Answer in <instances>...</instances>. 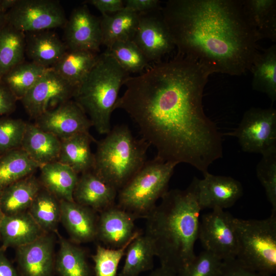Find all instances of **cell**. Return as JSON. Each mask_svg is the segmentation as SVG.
I'll return each mask as SVG.
<instances>
[{"mask_svg": "<svg viewBox=\"0 0 276 276\" xmlns=\"http://www.w3.org/2000/svg\"><path fill=\"white\" fill-rule=\"evenodd\" d=\"M211 73L178 54L173 59L129 76L114 107L137 125L142 138L163 161L189 164L203 175L223 155L217 125L205 113L202 98Z\"/></svg>", "mask_w": 276, "mask_h": 276, "instance_id": "cell-1", "label": "cell"}, {"mask_svg": "<svg viewBox=\"0 0 276 276\" xmlns=\"http://www.w3.org/2000/svg\"><path fill=\"white\" fill-rule=\"evenodd\" d=\"M162 14L177 54L211 74L241 76L258 51V35L241 0H169Z\"/></svg>", "mask_w": 276, "mask_h": 276, "instance_id": "cell-2", "label": "cell"}, {"mask_svg": "<svg viewBox=\"0 0 276 276\" xmlns=\"http://www.w3.org/2000/svg\"><path fill=\"white\" fill-rule=\"evenodd\" d=\"M198 178L185 190L168 191L161 202L145 218L144 235L151 242L160 266L177 275L194 259L198 239L199 205Z\"/></svg>", "mask_w": 276, "mask_h": 276, "instance_id": "cell-3", "label": "cell"}, {"mask_svg": "<svg viewBox=\"0 0 276 276\" xmlns=\"http://www.w3.org/2000/svg\"><path fill=\"white\" fill-rule=\"evenodd\" d=\"M129 74L106 50L83 82L77 87L74 100L82 108L99 134L111 129V116L120 89Z\"/></svg>", "mask_w": 276, "mask_h": 276, "instance_id": "cell-4", "label": "cell"}, {"mask_svg": "<svg viewBox=\"0 0 276 276\" xmlns=\"http://www.w3.org/2000/svg\"><path fill=\"white\" fill-rule=\"evenodd\" d=\"M150 146L127 125H116L97 142L93 170L118 192L146 163Z\"/></svg>", "mask_w": 276, "mask_h": 276, "instance_id": "cell-5", "label": "cell"}, {"mask_svg": "<svg viewBox=\"0 0 276 276\" xmlns=\"http://www.w3.org/2000/svg\"><path fill=\"white\" fill-rule=\"evenodd\" d=\"M238 251L243 266L267 276L276 273V212L262 220L235 218Z\"/></svg>", "mask_w": 276, "mask_h": 276, "instance_id": "cell-6", "label": "cell"}, {"mask_svg": "<svg viewBox=\"0 0 276 276\" xmlns=\"http://www.w3.org/2000/svg\"><path fill=\"white\" fill-rule=\"evenodd\" d=\"M177 164L156 157L143 167L118 192L117 205L145 218L167 192L169 181Z\"/></svg>", "mask_w": 276, "mask_h": 276, "instance_id": "cell-7", "label": "cell"}, {"mask_svg": "<svg viewBox=\"0 0 276 276\" xmlns=\"http://www.w3.org/2000/svg\"><path fill=\"white\" fill-rule=\"evenodd\" d=\"M227 134L236 137L245 152L262 155L276 152V110L272 106L248 109L237 128Z\"/></svg>", "mask_w": 276, "mask_h": 276, "instance_id": "cell-8", "label": "cell"}, {"mask_svg": "<svg viewBox=\"0 0 276 276\" xmlns=\"http://www.w3.org/2000/svg\"><path fill=\"white\" fill-rule=\"evenodd\" d=\"M7 24L24 32L64 27L67 18L58 1L17 0L6 13Z\"/></svg>", "mask_w": 276, "mask_h": 276, "instance_id": "cell-9", "label": "cell"}, {"mask_svg": "<svg viewBox=\"0 0 276 276\" xmlns=\"http://www.w3.org/2000/svg\"><path fill=\"white\" fill-rule=\"evenodd\" d=\"M234 218L229 213L215 209L203 215L199 222L198 239L204 250L223 261L236 258L238 241Z\"/></svg>", "mask_w": 276, "mask_h": 276, "instance_id": "cell-10", "label": "cell"}, {"mask_svg": "<svg viewBox=\"0 0 276 276\" xmlns=\"http://www.w3.org/2000/svg\"><path fill=\"white\" fill-rule=\"evenodd\" d=\"M76 88L51 67L20 101L30 116L36 119L72 100Z\"/></svg>", "mask_w": 276, "mask_h": 276, "instance_id": "cell-11", "label": "cell"}, {"mask_svg": "<svg viewBox=\"0 0 276 276\" xmlns=\"http://www.w3.org/2000/svg\"><path fill=\"white\" fill-rule=\"evenodd\" d=\"M161 10L139 14V22L132 39L149 62L158 61L175 47Z\"/></svg>", "mask_w": 276, "mask_h": 276, "instance_id": "cell-12", "label": "cell"}, {"mask_svg": "<svg viewBox=\"0 0 276 276\" xmlns=\"http://www.w3.org/2000/svg\"><path fill=\"white\" fill-rule=\"evenodd\" d=\"M35 125L60 140L75 134L89 132V119L74 100H68L35 119Z\"/></svg>", "mask_w": 276, "mask_h": 276, "instance_id": "cell-13", "label": "cell"}, {"mask_svg": "<svg viewBox=\"0 0 276 276\" xmlns=\"http://www.w3.org/2000/svg\"><path fill=\"white\" fill-rule=\"evenodd\" d=\"M101 20L86 5L75 8L64 26V43L68 50L98 53L102 44Z\"/></svg>", "mask_w": 276, "mask_h": 276, "instance_id": "cell-14", "label": "cell"}, {"mask_svg": "<svg viewBox=\"0 0 276 276\" xmlns=\"http://www.w3.org/2000/svg\"><path fill=\"white\" fill-rule=\"evenodd\" d=\"M137 219L115 204L100 212L96 238L106 247H121L142 233L135 229L134 222Z\"/></svg>", "mask_w": 276, "mask_h": 276, "instance_id": "cell-15", "label": "cell"}, {"mask_svg": "<svg viewBox=\"0 0 276 276\" xmlns=\"http://www.w3.org/2000/svg\"><path fill=\"white\" fill-rule=\"evenodd\" d=\"M198 198L201 209L224 210L232 206L243 194L241 183L230 176L208 172L197 180Z\"/></svg>", "mask_w": 276, "mask_h": 276, "instance_id": "cell-16", "label": "cell"}, {"mask_svg": "<svg viewBox=\"0 0 276 276\" xmlns=\"http://www.w3.org/2000/svg\"><path fill=\"white\" fill-rule=\"evenodd\" d=\"M53 247V237L46 233L33 242L16 248L20 275L52 276Z\"/></svg>", "mask_w": 276, "mask_h": 276, "instance_id": "cell-17", "label": "cell"}, {"mask_svg": "<svg viewBox=\"0 0 276 276\" xmlns=\"http://www.w3.org/2000/svg\"><path fill=\"white\" fill-rule=\"evenodd\" d=\"M118 191L93 170L81 174L73 193L74 201L100 212L115 204Z\"/></svg>", "mask_w": 276, "mask_h": 276, "instance_id": "cell-18", "label": "cell"}, {"mask_svg": "<svg viewBox=\"0 0 276 276\" xmlns=\"http://www.w3.org/2000/svg\"><path fill=\"white\" fill-rule=\"evenodd\" d=\"M60 220L75 242L94 240L97 237V218L93 209L74 201L59 200Z\"/></svg>", "mask_w": 276, "mask_h": 276, "instance_id": "cell-19", "label": "cell"}, {"mask_svg": "<svg viewBox=\"0 0 276 276\" xmlns=\"http://www.w3.org/2000/svg\"><path fill=\"white\" fill-rule=\"evenodd\" d=\"M45 233L28 211L4 215L0 221L1 249L17 248L33 242Z\"/></svg>", "mask_w": 276, "mask_h": 276, "instance_id": "cell-20", "label": "cell"}, {"mask_svg": "<svg viewBox=\"0 0 276 276\" xmlns=\"http://www.w3.org/2000/svg\"><path fill=\"white\" fill-rule=\"evenodd\" d=\"M26 35V54L31 61L42 67L54 65L67 48L57 34L50 30L28 32Z\"/></svg>", "mask_w": 276, "mask_h": 276, "instance_id": "cell-21", "label": "cell"}, {"mask_svg": "<svg viewBox=\"0 0 276 276\" xmlns=\"http://www.w3.org/2000/svg\"><path fill=\"white\" fill-rule=\"evenodd\" d=\"M61 140L35 124L27 123L20 148L41 166L57 161Z\"/></svg>", "mask_w": 276, "mask_h": 276, "instance_id": "cell-22", "label": "cell"}, {"mask_svg": "<svg viewBox=\"0 0 276 276\" xmlns=\"http://www.w3.org/2000/svg\"><path fill=\"white\" fill-rule=\"evenodd\" d=\"M94 141L89 132L61 140L57 161L68 166L78 174L93 170L95 156L91 151L90 144Z\"/></svg>", "mask_w": 276, "mask_h": 276, "instance_id": "cell-23", "label": "cell"}, {"mask_svg": "<svg viewBox=\"0 0 276 276\" xmlns=\"http://www.w3.org/2000/svg\"><path fill=\"white\" fill-rule=\"evenodd\" d=\"M254 90L266 94L272 103L276 101V45L258 51L249 68Z\"/></svg>", "mask_w": 276, "mask_h": 276, "instance_id": "cell-24", "label": "cell"}, {"mask_svg": "<svg viewBox=\"0 0 276 276\" xmlns=\"http://www.w3.org/2000/svg\"><path fill=\"white\" fill-rule=\"evenodd\" d=\"M40 168L41 182L46 190L59 200L74 201L78 173L58 161L44 165Z\"/></svg>", "mask_w": 276, "mask_h": 276, "instance_id": "cell-25", "label": "cell"}, {"mask_svg": "<svg viewBox=\"0 0 276 276\" xmlns=\"http://www.w3.org/2000/svg\"><path fill=\"white\" fill-rule=\"evenodd\" d=\"M99 55L88 51L67 49L51 68L65 80L77 87L96 65Z\"/></svg>", "mask_w": 276, "mask_h": 276, "instance_id": "cell-26", "label": "cell"}, {"mask_svg": "<svg viewBox=\"0 0 276 276\" xmlns=\"http://www.w3.org/2000/svg\"><path fill=\"white\" fill-rule=\"evenodd\" d=\"M39 181L32 175L24 178L1 191V205L5 215L27 211L41 189Z\"/></svg>", "mask_w": 276, "mask_h": 276, "instance_id": "cell-27", "label": "cell"}, {"mask_svg": "<svg viewBox=\"0 0 276 276\" xmlns=\"http://www.w3.org/2000/svg\"><path fill=\"white\" fill-rule=\"evenodd\" d=\"M245 16L259 39L276 41V1L241 0Z\"/></svg>", "mask_w": 276, "mask_h": 276, "instance_id": "cell-28", "label": "cell"}, {"mask_svg": "<svg viewBox=\"0 0 276 276\" xmlns=\"http://www.w3.org/2000/svg\"><path fill=\"white\" fill-rule=\"evenodd\" d=\"M139 18V14L125 7L113 14L102 15V44L108 49L117 41L132 40Z\"/></svg>", "mask_w": 276, "mask_h": 276, "instance_id": "cell-29", "label": "cell"}, {"mask_svg": "<svg viewBox=\"0 0 276 276\" xmlns=\"http://www.w3.org/2000/svg\"><path fill=\"white\" fill-rule=\"evenodd\" d=\"M40 167L20 147L1 154L0 191Z\"/></svg>", "mask_w": 276, "mask_h": 276, "instance_id": "cell-30", "label": "cell"}, {"mask_svg": "<svg viewBox=\"0 0 276 276\" xmlns=\"http://www.w3.org/2000/svg\"><path fill=\"white\" fill-rule=\"evenodd\" d=\"M26 35L6 24L0 30V81L11 69L25 61Z\"/></svg>", "mask_w": 276, "mask_h": 276, "instance_id": "cell-31", "label": "cell"}, {"mask_svg": "<svg viewBox=\"0 0 276 276\" xmlns=\"http://www.w3.org/2000/svg\"><path fill=\"white\" fill-rule=\"evenodd\" d=\"M125 260L119 276H139L153 268L155 256L152 244L143 233L128 245Z\"/></svg>", "mask_w": 276, "mask_h": 276, "instance_id": "cell-32", "label": "cell"}, {"mask_svg": "<svg viewBox=\"0 0 276 276\" xmlns=\"http://www.w3.org/2000/svg\"><path fill=\"white\" fill-rule=\"evenodd\" d=\"M49 68L24 61L5 74L1 81L20 100Z\"/></svg>", "mask_w": 276, "mask_h": 276, "instance_id": "cell-33", "label": "cell"}, {"mask_svg": "<svg viewBox=\"0 0 276 276\" xmlns=\"http://www.w3.org/2000/svg\"><path fill=\"white\" fill-rule=\"evenodd\" d=\"M27 211L45 233L54 231L60 220V201L45 188H41Z\"/></svg>", "mask_w": 276, "mask_h": 276, "instance_id": "cell-34", "label": "cell"}, {"mask_svg": "<svg viewBox=\"0 0 276 276\" xmlns=\"http://www.w3.org/2000/svg\"><path fill=\"white\" fill-rule=\"evenodd\" d=\"M56 269L60 276L90 275L84 251L63 238L60 239Z\"/></svg>", "mask_w": 276, "mask_h": 276, "instance_id": "cell-35", "label": "cell"}, {"mask_svg": "<svg viewBox=\"0 0 276 276\" xmlns=\"http://www.w3.org/2000/svg\"><path fill=\"white\" fill-rule=\"evenodd\" d=\"M106 50L129 74L143 71L149 61L132 40L119 41Z\"/></svg>", "mask_w": 276, "mask_h": 276, "instance_id": "cell-36", "label": "cell"}, {"mask_svg": "<svg viewBox=\"0 0 276 276\" xmlns=\"http://www.w3.org/2000/svg\"><path fill=\"white\" fill-rule=\"evenodd\" d=\"M135 238L118 248H110L98 245L95 254L92 256L95 263V275L116 276L121 259L125 255L129 244Z\"/></svg>", "mask_w": 276, "mask_h": 276, "instance_id": "cell-37", "label": "cell"}, {"mask_svg": "<svg viewBox=\"0 0 276 276\" xmlns=\"http://www.w3.org/2000/svg\"><path fill=\"white\" fill-rule=\"evenodd\" d=\"M256 173L271 205L272 212H276V152L262 155L257 166Z\"/></svg>", "mask_w": 276, "mask_h": 276, "instance_id": "cell-38", "label": "cell"}, {"mask_svg": "<svg viewBox=\"0 0 276 276\" xmlns=\"http://www.w3.org/2000/svg\"><path fill=\"white\" fill-rule=\"evenodd\" d=\"M27 124L20 119L0 117V155L20 147Z\"/></svg>", "mask_w": 276, "mask_h": 276, "instance_id": "cell-39", "label": "cell"}, {"mask_svg": "<svg viewBox=\"0 0 276 276\" xmlns=\"http://www.w3.org/2000/svg\"><path fill=\"white\" fill-rule=\"evenodd\" d=\"M223 261L215 255L204 250L196 255L192 261L178 276H219Z\"/></svg>", "mask_w": 276, "mask_h": 276, "instance_id": "cell-40", "label": "cell"}, {"mask_svg": "<svg viewBox=\"0 0 276 276\" xmlns=\"http://www.w3.org/2000/svg\"><path fill=\"white\" fill-rule=\"evenodd\" d=\"M219 276H267L243 266L236 259L223 261Z\"/></svg>", "mask_w": 276, "mask_h": 276, "instance_id": "cell-41", "label": "cell"}, {"mask_svg": "<svg viewBox=\"0 0 276 276\" xmlns=\"http://www.w3.org/2000/svg\"><path fill=\"white\" fill-rule=\"evenodd\" d=\"M124 7L137 14L160 10V2L158 0H126Z\"/></svg>", "mask_w": 276, "mask_h": 276, "instance_id": "cell-42", "label": "cell"}, {"mask_svg": "<svg viewBox=\"0 0 276 276\" xmlns=\"http://www.w3.org/2000/svg\"><path fill=\"white\" fill-rule=\"evenodd\" d=\"M17 99L9 89L0 82V117L9 114L16 108Z\"/></svg>", "mask_w": 276, "mask_h": 276, "instance_id": "cell-43", "label": "cell"}, {"mask_svg": "<svg viewBox=\"0 0 276 276\" xmlns=\"http://www.w3.org/2000/svg\"><path fill=\"white\" fill-rule=\"evenodd\" d=\"M84 3L94 6L102 15L114 14L124 8V2L121 0H89Z\"/></svg>", "mask_w": 276, "mask_h": 276, "instance_id": "cell-44", "label": "cell"}, {"mask_svg": "<svg viewBox=\"0 0 276 276\" xmlns=\"http://www.w3.org/2000/svg\"><path fill=\"white\" fill-rule=\"evenodd\" d=\"M0 248V276H20Z\"/></svg>", "mask_w": 276, "mask_h": 276, "instance_id": "cell-45", "label": "cell"}, {"mask_svg": "<svg viewBox=\"0 0 276 276\" xmlns=\"http://www.w3.org/2000/svg\"><path fill=\"white\" fill-rule=\"evenodd\" d=\"M149 276H178L177 274L173 270L160 266L159 267L153 270Z\"/></svg>", "mask_w": 276, "mask_h": 276, "instance_id": "cell-46", "label": "cell"}, {"mask_svg": "<svg viewBox=\"0 0 276 276\" xmlns=\"http://www.w3.org/2000/svg\"><path fill=\"white\" fill-rule=\"evenodd\" d=\"M17 0H0V9L4 13L10 10L16 4Z\"/></svg>", "mask_w": 276, "mask_h": 276, "instance_id": "cell-47", "label": "cell"}, {"mask_svg": "<svg viewBox=\"0 0 276 276\" xmlns=\"http://www.w3.org/2000/svg\"><path fill=\"white\" fill-rule=\"evenodd\" d=\"M7 24L6 13L0 9V30Z\"/></svg>", "mask_w": 276, "mask_h": 276, "instance_id": "cell-48", "label": "cell"}, {"mask_svg": "<svg viewBox=\"0 0 276 276\" xmlns=\"http://www.w3.org/2000/svg\"><path fill=\"white\" fill-rule=\"evenodd\" d=\"M0 199H1V191H0ZM4 216V214L2 212L1 205V199H0V221Z\"/></svg>", "mask_w": 276, "mask_h": 276, "instance_id": "cell-49", "label": "cell"}]
</instances>
